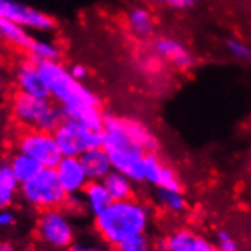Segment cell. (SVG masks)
<instances>
[{"label":"cell","instance_id":"1","mask_svg":"<svg viewBox=\"0 0 251 251\" xmlns=\"http://www.w3.org/2000/svg\"><path fill=\"white\" fill-rule=\"evenodd\" d=\"M40 65L49 86L50 99L61 107L65 118L77 120L96 130H101L104 114L100 97L93 89L71 76L68 67L61 61L43 62Z\"/></svg>","mask_w":251,"mask_h":251},{"label":"cell","instance_id":"2","mask_svg":"<svg viewBox=\"0 0 251 251\" xmlns=\"http://www.w3.org/2000/svg\"><path fill=\"white\" fill-rule=\"evenodd\" d=\"M150 223V207L132 197L129 200L112 201L109 207L96 217L94 226L103 242L115 248L126 239L144 235Z\"/></svg>","mask_w":251,"mask_h":251},{"label":"cell","instance_id":"3","mask_svg":"<svg viewBox=\"0 0 251 251\" xmlns=\"http://www.w3.org/2000/svg\"><path fill=\"white\" fill-rule=\"evenodd\" d=\"M101 147L107 151L141 150L154 153L157 139L146 124L129 117L104 115L101 127Z\"/></svg>","mask_w":251,"mask_h":251},{"label":"cell","instance_id":"4","mask_svg":"<svg viewBox=\"0 0 251 251\" xmlns=\"http://www.w3.org/2000/svg\"><path fill=\"white\" fill-rule=\"evenodd\" d=\"M9 115L20 129L55 132L65 120L61 107L51 99H40L15 91L9 99Z\"/></svg>","mask_w":251,"mask_h":251},{"label":"cell","instance_id":"5","mask_svg":"<svg viewBox=\"0 0 251 251\" xmlns=\"http://www.w3.org/2000/svg\"><path fill=\"white\" fill-rule=\"evenodd\" d=\"M20 194L29 206L40 210L62 207L68 197L59 183L55 168H43L20 186Z\"/></svg>","mask_w":251,"mask_h":251},{"label":"cell","instance_id":"6","mask_svg":"<svg viewBox=\"0 0 251 251\" xmlns=\"http://www.w3.org/2000/svg\"><path fill=\"white\" fill-rule=\"evenodd\" d=\"M53 135L62 156L80 157L88 150L101 147V130H96L77 120L65 118Z\"/></svg>","mask_w":251,"mask_h":251},{"label":"cell","instance_id":"7","mask_svg":"<svg viewBox=\"0 0 251 251\" xmlns=\"http://www.w3.org/2000/svg\"><path fill=\"white\" fill-rule=\"evenodd\" d=\"M37 236L49 248L67 250L75 242L76 231L68 213L56 207L41 210L37 221Z\"/></svg>","mask_w":251,"mask_h":251},{"label":"cell","instance_id":"8","mask_svg":"<svg viewBox=\"0 0 251 251\" xmlns=\"http://www.w3.org/2000/svg\"><path fill=\"white\" fill-rule=\"evenodd\" d=\"M14 146L15 151H20L33 157L44 168H55L62 157L56 144L55 135L46 130L22 129V132L15 136Z\"/></svg>","mask_w":251,"mask_h":251},{"label":"cell","instance_id":"9","mask_svg":"<svg viewBox=\"0 0 251 251\" xmlns=\"http://www.w3.org/2000/svg\"><path fill=\"white\" fill-rule=\"evenodd\" d=\"M0 19L14 22L29 32H49L55 29V22L50 15L17 0H0Z\"/></svg>","mask_w":251,"mask_h":251},{"label":"cell","instance_id":"10","mask_svg":"<svg viewBox=\"0 0 251 251\" xmlns=\"http://www.w3.org/2000/svg\"><path fill=\"white\" fill-rule=\"evenodd\" d=\"M12 82L19 93H25L40 99H50L49 86L43 75L41 65L29 56L20 59L14 65Z\"/></svg>","mask_w":251,"mask_h":251},{"label":"cell","instance_id":"11","mask_svg":"<svg viewBox=\"0 0 251 251\" xmlns=\"http://www.w3.org/2000/svg\"><path fill=\"white\" fill-rule=\"evenodd\" d=\"M55 171L67 195L82 194L89 183V177L85 171L80 157L62 156L58 165L55 167Z\"/></svg>","mask_w":251,"mask_h":251},{"label":"cell","instance_id":"12","mask_svg":"<svg viewBox=\"0 0 251 251\" xmlns=\"http://www.w3.org/2000/svg\"><path fill=\"white\" fill-rule=\"evenodd\" d=\"M154 55L178 70H189L194 65V56L189 49L176 38L157 37L151 43Z\"/></svg>","mask_w":251,"mask_h":251},{"label":"cell","instance_id":"13","mask_svg":"<svg viewBox=\"0 0 251 251\" xmlns=\"http://www.w3.org/2000/svg\"><path fill=\"white\" fill-rule=\"evenodd\" d=\"M144 182L162 189L182 191L177 173L167 165L156 153H147L144 159Z\"/></svg>","mask_w":251,"mask_h":251},{"label":"cell","instance_id":"14","mask_svg":"<svg viewBox=\"0 0 251 251\" xmlns=\"http://www.w3.org/2000/svg\"><path fill=\"white\" fill-rule=\"evenodd\" d=\"M144 151L141 150H118L111 151V164L112 170L129 177L133 183L144 182Z\"/></svg>","mask_w":251,"mask_h":251},{"label":"cell","instance_id":"15","mask_svg":"<svg viewBox=\"0 0 251 251\" xmlns=\"http://www.w3.org/2000/svg\"><path fill=\"white\" fill-rule=\"evenodd\" d=\"M164 251H218L212 242L189 228H177L160 242Z\"/></svg>","mask_w":251,"mask_h":251},{"label":"cell","instance_id":"16","mask_svg":"<svg viewBox=\"0 0 251 251\" xmlns=\"http://www.w3.org/2000/svg\"><path fill=\"white\" fill-rule=\"evenodd\" d=\"M80 160L85 167V171L89 177V180L101 182L103 178L112 171L111 157L103 147H97L88 150L80 156Z\"/></svg>","mask_w":251,"mask_h":251},{"label":"cell","instance_id":"17","mask_svg":"<svg viewBox=\"0 0 251 251\" xmlns=\"http://www.w3.org/2000/svg\"><path fill=\"white\" fill-rule=\"evenodd\" d=\"M126 25L136 38L146 40L154 33V17L146 6H133L126 14Z\"/></svg>","mask_w":251,"mask_h":251},{"label":"cell","instance_id":"18","mask_svg":"<svg viewBox=\"0 0 251 251\" xmlns=\"http://www.w3.org/2000/svg\"><path fill=\"white\" fill-rule=\"evenodd\" d=\"M82 199L85 207L94 218L99 217L101 212H104L112 203L111 195L104 188L103 182H97V180H89V183L82 192Z\"/></svg>","mask_w":251,"mask_h":251},{"label":"cell","instance_id":"19","mask_svg":"<svg viewBox=\"0 0 251 251\" xmlns=\"http://www.w3.org/2000/svg\"><path fill=\"white\" fill-rule=\"evenodd\" d=\"M32 38L33 37L30 35V32L23 26L9 20L0 19V41L5 43L6 46L26 51Z\"/></svg>","mask_w":251,"mask_h":251},{"label":"cell","instance_id":"20","mask_svg":"<svg viewBox=\"0 0 251 251\" xmlns=\"http://www.w3.org/2000/svg\"><path fill=\"white\" fill-rule=\"evenodd\" d=\"M8 164H9L12 174L15 176V178L19 180L20 185L30 180L32 177H35L44 168L38 160H35L33 157H30L25 153H20V151H15L9 157Z\"/></svg>","mask_w":251,"mask_h":251},{"label":"cell","instance_id":"21","mask_svg":"<svg viewBox=\"0 0 251 251\" xmlns=\"http://www.w3.org/2000/svg\"><path fill=\"white\" fill-rule=\"evenodd\" d=\"M103 185L109 192L112 201H121V200H129L133 197L135 188L133 182L129 177H126L124 174L118 171H111L104 178H103Z\"/></svg>","mask_w":251,"mask_h":251},{"label":"cell","instance_id":"22","mask_svg":"<svg viewBox=\"0 0 251 251\" xmlns=\"http://www.w3.org/2000/svg\"><path fill=\"white\" fill-rule=\"evenodd\" d=\"M20 183L12 174L9 164H0V210L9 209L20 192Z\"/></svg>","mask_w":251,"mask_h":251},{"label":"cell","instance_id":"23","mask_svg":"<svg viewBox=\"0 0 251 251\" xmlns=\"http://www.w3.org/2000/svg\"><path fill=\"white\" fill-rule=\"evenodd\" d=\"M27 56L38 64L50 62V61H59L61 58V47L51 40L44 38H32L27 47Z\"/></svg>","mask_w":251,"mask_h":251},{"label":"cell","instance_id":"24","mask_svg":"<svg viewBox=\"0 0 251 251\" xmlns=\"http://www.w3.org/2000/svg\"><path fill=\"white\" fill-rule=\"evenodd\" d=\"M156 201L157 204L165 209L167 212L173 215H182L188 209V201L186 197L183 195L182 191H173V189H156Z\"/></svg>","mask_w":251,"mask_h":251},{"label":"cell","instance_id":"25","mask_svg":"<svg viewBox=\"0 0 251 251\" xmlns=\"http://www.w3.org/2000/svg\"><path fill=\"white\" fill-rule=\"evenodd\" d=\"M227 51L230 53V56L233 59H236L239 62H251V47L236 38H230L226 43Z\"/></svg>","mask_w":251,"mask_h":251},{"label":"cell","instance_id":"26","mask_svg":"<svg viewBox=\"0 0 251 251\" xmlns=\"http://www.w3.org/2000/svg\"><path fill=\"white\" fill-rule=\"evenodd\" d=\"M115 250L117 251H153V247L150 239L144 233V235H138L123 241L120 245L115 247Z\"/></svg>","mask_w":251,"mask_h":251},{"label":"cell","instance_id":"27","mask_svg":"<svg viewBox=\"0 0 251 251\" xmlns=\"http://www.w3.org/2000/svg\"><path fill=\"white\" fill-rule=\"evenodd\" d=\"M215 247H217L218 251H238V244L235 241L228 231L226 230H220L217 231V236H215Z\"/></svg>","mask_w":251,"mask_h":251},{"label":"cell","instance_id":"28","mask_svg":"<svg viewBox=\"0 0 251 251\" xmlns=\"http://www.w3.org/2000/svg\"><path fill=\"white\" fill-rule=\"evenodd\" d=\"M144 2L156 3V5H167L176 9H185V8L192 6L197 0H144Z\"/></svg>","mask_w":251,"mask_h":251},{"label":"cell","instance_id":"29","mask_svg":"<svg viewBox=\"0 0 251 251\" xmlns=\"http://www.w3.org/2000/svg\"><path fill=\"white\" fill-rule=\"evenodd\" d=\"M65 251H112V250L104 245H86L80 242H73Z\"/></svg>","mask_w":251,"mask_h":251},{"label":"cell","instance_id":"30","mask_svg":"<svg viewBox=\"0 0 251 251\" xmlns=\"http://www.w3.org/2000/svg\"><path fill=\"white\" fill-rule=\"evenodd\" d=\"M68 71H70V75L73 76L75 79H77V80H80V82H85V79L88 77V68L83 65V64H79V62H76V64H73V65H70L68 67Z\"/></svg>","mask_w":251,"mask_h":251},{"label":"cell","instance_id":"31","mask_svg":"<svg viewBox=\"0 0 251 251\" xmlns=\"http://www.w3.org/2000/svg\"><path fill=\"white\" fill-rule=\"evenodd\" d=\"M8 86V75H6V67H5V58L3 53L0 50V99L3 97Z\"/></svg>","mask_w":251,"mask_h":251},{"label":"cell","instance_id":"32","mask_svg":"<svg viewBox=\"0 0 251 251\" xmlns=\"http://www.w3.org/2000/svg\"><path fill=\"white\" fill-rule=\"evenodd\" d=\"M15 224V215L9 209H2L0 210V227H11Z\"/></svg>","mask_w":251,"mask_h":251},{"label":"cell","instance_id":"33","mask_svg":"<svg viewBox=\"0 0 251 251\" xmlns=\"http://www.w3.org/2000/svg\"><path fill=\"white\" fill-rule=\"evenodd\" d=\"M5 123H6V109L3 103L0 101V133H2L3 127H5Z\"/></svg>","mask_w":251,"mask_h":251},{"label":"cell","instance_id":"34","mask_svg":"<svg viewBox=\"0 0 251 251\" xmlns=\"http://www.w3.org/2000/svg\"><path fill=\"white\" fill-rule=\"evenodd\" d=\"M0 251H17V248L9 242H0Z\"/></svg>","mask_w":251,"mask_h":251}]
</instances>
